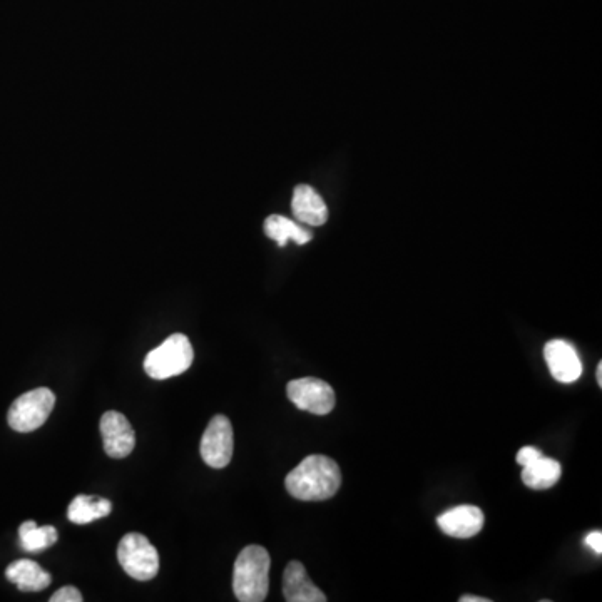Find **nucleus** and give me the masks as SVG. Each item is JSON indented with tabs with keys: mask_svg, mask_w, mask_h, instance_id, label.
Segmentation results:
<instances>
[{
	"mask_svg": "<svg viewBox=\"0 0 602 602\" xmlns=\"http://www.w3.org/2000/svg\"><path fill=\"white\" fill-rule=\"evenodd\" d=\"M285 485L291 497L303 502L332 499L342 485V472L330 457L310 455L286 475Z\"/></svg>",
	"mask_w": 602,
	"mask_h": 602,
	"instance_id": "1",
	"label": "nucleus"
},
{
	"mask_svg": "<svg viewBox=\"0 0 602 602\" xmlns=\"http://www.w3.org/2000/svg\"><path fill=\"white\" fill-rule=\"evenodd\" d=\"M271 557L265 547L248 546L240 552L233 571V591L238 601H265L270 589Z\"/></svg>",
	"mask_w": 602,
	"mask_h": 602,
	"instance_id": "2",
	"label": "nucleus"
},
{
	"mask_svg": "<svg viewBox=\"0 0 602 602\" xmlns=\"http://www.w3.org/2000/svg\"><path fill=\"white\" fill-rule=\"evenodd\" d=\"M193 360L194 350L189 338L183 333H174L146 355L144 370L154 380H168L186 372Z\"/></svg>",
	"mask_w": 602,
	"mask_h": 602,
	"instance_id": "3",
	"label": "nucleus"
},
{
	"mask_svg": "<svg viewBox=\"0 0 602 602\" xmlns=\"http://www.w3.org/2000/svg\"><path fill=\"white\" fill-rule=\"evenodd\" d=\"M56 405V395L49 388L41 387L24 393L11 405L7 422L19 434H31L46 424Z\"/></svg>",
	"mask_w": 602,
	"mask_h": 602,
	"instance_id": "4",
	"label": "nucleus"
},
{
	"mask_svg": "<svg viewBox=\"0 0 602 602\" xmlns=\"http://www.w3.org/2000/svg\"><path fill=\"white\" fill-rule=\"evenodd\" d=\"M118 561L128 576L136 581H151L158 576L159 556L148 537L138 532H129L121 539Z\"/></svg>",
	"mask_w": 602,
	"mask_h": 602,
	"instance_id": "5",
	"label": "nucleus"
},
{
	"mask_svg": "<svg viewBox=\"0 0 602 602\" xmlns=\"http://www.w3.org/2000/svg\"><path fill=\"white\" fill-rule=\"evenodd\" d=\"M233 427L225 415H216L206 427L205 434L201 437V459L213 469H223L230 464L233 457Z\"/></svg>",
	"mask_w": 602,
	"mask_h": 602,
	"instance_id": "6",
	"label": "nucleus"
},
{
	"mask_svg": "<svg viewBox=\"0 0 602 602\" xmlns=\"http://www.w3.org/2000/svg\"><path fill=\"white\" fill-rule=\"evenodd\" d=\"M286 395L300 410L315 415H327L335 407V392L320 378H298L286 387Z\"/></svg>",
	"mask_w": 602,
	"mask_h": 602,
	"instance_id": "7",
	"label": "nucleus"
},
{
	"mask_svg": "<svg viewBox=\"0 0 602 602\" xmlns=\"http://www.w3.org/2000/svg\"><path fill=\"white\" fill-rule=\"evenodd\" d=\"M101 435L104 450L111 459H126L136 445V434L129 420L116 410H109L101 417Z\"/></svg>",
	"mask_w": 602,
	"mask_h": 602,
	"instance_id": "8",
	"label": "nucleus"
},
{
	"mask_svg": "<svg viewBox=\"0 0 602 602\" xmlns=\"http://www.w3.org/2000/svg\"><path fill=\"white\" fill-rule=\"evenodd\" d=\"M544 358L557 382L572 383L582 375L581 358L566 340H551L544 348Z\"/></svg>",
	"mask_w": 602,
	"mask_h": 602,
	"instance_id": "9",
	"label": "nucleus"
},
{
	"mask_svg": "<svg viewBox=\"0 0 602 602\" xmlns=\"http://www.w3.org/2000/svg\"><path fill=\"white\" fill-rule=\"evenodd\" d=\"M440 529L455 539H470L482 531L484 512L475 506H459L444 512L437 519Z\"/></svg>",
	"mask_w": 602,
	"mask_h": 602,
	"instance_id": "10",
	"label": "nucleus"
},
{
	"mask_svg": "<svg viewBox=\"0 0 602 602\" xmlns=\"http://www.w3.org/2000/svg\"><path fill=\"white\" fill-rule=\"evenodd\" d=\"M283 596L288 602H325L327 596L313 584L307 569L298 561H291L283 574Z\"/></svg>",
	"mask_w": 602,
	"mask_h": 602,
	"instance_id": "11",
	"label": "nucleus"
},
{
	"mask_svg": "<svg viewBox=\"0 0 602 602\" xmlns=\"http://www.w3.org/2000/svg\"><path fill=\"white\" fill-rule=\"evenodd\" d=\"M291 210L296 220L305 225L322 226L327 223L328 210L322 196L307 184L296 186L291 201Z\"/></svg>",
	"mask_w": 602,
	"mask_h": 602,
	"instance_id": "12",
	"label": "nucleus"
},
{
	"mask_svg": "<svg viewBox=\"0 0 602 602\" xmlns=\"http://www.w3.org/2000/svg\"><path fill=\"white\" fill-rule=\"evenodd\" d=\"M6 577L14 582L19 591L39 592L51 586L52 576L31 559H19L7 567Z\"/></svg>",
	"mask_w": 602,
	"mask_h": 602,
	"instance_id": "13",
	"label": "nucleus"
},
{
	"mask_svg": "<svg viewBox=\"0 0 602 602\" xmlns=\"http://www.w3.org/2000/svg\"><path fill=\"white\" fill-rule=\"evenodd\" d=\"M111 512H113L111 500L94 497V495H77L76 499L69 504L67 517H69L72 524L84 526V524H91L97 519L108 517Z\"/></svg>",
	"mask_w": 602,
	"mask_h": 602,
	"instance_id": "14",
	"label": "nucleus"
},
{
	"mask_svg": "<svg viewBox=\"0 0 602 602\" xmlns=\"http://www.w3.org/2000/svg\"><path fill=\"white\" fill-rule=\"evenodd\" d=\"M561 479V465L554 459L539 457L522 470V482L534 490L551 489Z\"/></svg>",
	"mask_w": 602,
	"mask_h": 602,
	"instance_id": "15",
	"label": "nucleus"
},
{
	"mask_svg": "<svg viewBox=\"0 0 602 602\" xmlns=\"http://www.w3.org/2000/svg\"><path fill=\"white\" fill-rule=\"evenodd\" d=\"M265 235L270 240L276 241V245L286 246L288 241H295L296 245H307L312 241V233L296 225L295 221L288 220L285 216L271 215L265 221Z\"/></svg>",
	"mask_w": 602,
	"mask_h": 602,
	"instance_id": "16",
	"label": "nucleus"
},
{
	"mask_svg": "<svg viewBox=\"0 0 602 602\" xmlns=\"http://www.w3.org/2000/svg\"><path fill=\"white\" fill-rule=\"evenodd\" d=\"M19 539L26 552H41L54 546L59 539V532L54 526H37L34 521H27L19 527Z\"/></svg>",
	"mask_w": 602,
	"mask_h": 602,
	"instance_id": "17",
	"label": "nucleus"
},
{
	"mask_svg": "<svg viewBox=\"0 0 602 602\" xmlns=\"http://www.w3.org/2000/svg\"><path fill=\"white\" fill-rule=\"evenodd\" d=\"M81 591L74 586H64L59 589V591L54 592L52 594L51 602H82Z\"/></svg>",
	"mask_w": 602,
	"mask_h": 602,
	"instance_id": "18",
	"label": "nucleus"
},
{
	"mask_svg": "<svg viewBox=\"0 0 602 602\" xmlns=\"http://www.w3.org/2000/svg\"><path fill=\"white\" fill-rule=\"evenodd\" d=\"M539 457H542V452L536 449V447H522L521 452L517 454V464L526 467V465L532 464Z\"/></svg>",
	"mask_w": 602,
	"mask_h": 602,
	"instance_id": "19",
	"label": "nucleus"
},
{
	"mask_svg": "<svg viewBox=\"0 0 602 602\" xmlns=\"http://www.w3.org/2000/svg\"><path fill=\"white\" fill-rule=\"evenodd\" d=\"M586 546L591 547L592 551L596 554H602V532L594 531L589 532L586 536Z\"/></svg>",
	"mask_w": 602,
	"mask_h": 602,
	"instance_id": "20",
	"label": "nucleus"
},
{
	"mask_svg": "<svg viewBox=\"0 0 602 602\" xmlns=\"http://www.w3.org/2000/svg\"><path fill=\"white\" fill-rule=\"evenodd\" d=\"M459 601L460 602H490V599H487V597H477V596H470V594H465V596H460Z\"/></svg>",
	"mask_w": 602,
	"mask_h": 602,
	"instance_id": "21",
	"label": "nucleus"
},
{
	"mask_svg": "<svg viewBox=\"0 0 602 602\" xmlns=\"http://www.w3.org/2000/svg\"><path fill=\"white\" fill-rule=\"evenodd\" d=\"M596 378L597 385H599V387H602V362H599V365H597Z\"/></svg>",
	"mask_w": 602,
	"mask_h": 602,
	"instance_id": "22",
	"label": "nucleus"
}]
</instances>
